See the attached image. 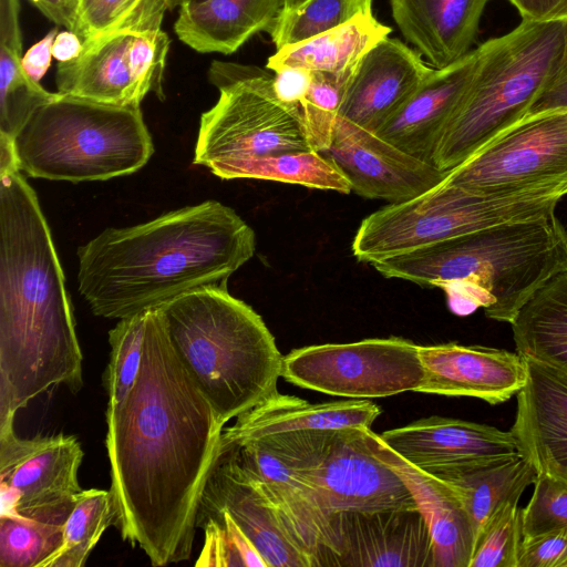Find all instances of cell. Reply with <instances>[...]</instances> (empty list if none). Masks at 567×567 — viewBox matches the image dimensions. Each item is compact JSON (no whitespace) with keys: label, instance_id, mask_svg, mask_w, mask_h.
I'll list each match as a JSON object with an SVG mask.
<instances>
[{"label":"cell","instance_id":"obj_18","mask_svg":"<svg viewBox=\"0 0 567 567\" xmlns=\"http://www.w3.org/2000/svg\"><path fill=\"white\" fill-rule=\"evenodd\" d=\"M434 70L399 39L385 38L358 62L337 120L377 133Z\"/></svg>","mask_w":567,"mask_h":567},{"label":"cell","instance_id":"obj_46","mask_svg":"<svg viewBox=\"0 0 567 567\" xmlns=\"http://www.w3.org/2000/svg\"><path fill=\"white\" fill-rule=\"evenodd\" d=\"M58 25L76 33L79 0H29Z\"/></svg>","mask_w":567,"mask_h":567},{"label":"cell","instance_id":"obj_2","mask_svg":"<svg viewBox=\"0 0 567 567\" xmlns=\"http://www.w3.org/2000/svg\"><path fill=\"white\" fill-rule=\"evenodd\" d=\"M83 355L64 275L34 189L0 174V424L51 388L78 392Z\"/></svg>","mask_w":567,"mask_h":567},{"label":"cell","instance_id":"obj_28","mask_svg":"<svg viewBox=\"0 0 567 567\" xmlns=\"http://www.w3.org/2000/svg\"><path fill=\"white\" fill-rule=\"evenodd\" d=\"M537 475L534 465L520 453L435 474L460 498L471 520L475 542L501 509L518 504L523 492L536 482Z\"/></svg>","mask_w":567,"mask_h":567},{"label":"cell","instance_id":"obj_34","mask_svg":"<svg viewBox=\"0 0 567 567\" xmlns=\"http://www.w3.org/2000/svg\"><path fill=\"white\" fill-rule=\"evenodd\" d=\"M114 524L110 491L82 489L66 519L62 546L41 567H82L106 528Z\"/></svg>","mask_w":567,"mask_h":567},{"label":"cell","instance_id":"obj_10","mask_svg":"<svg viewBox=\"0 0 567 567\" xmlns=\"http://www.w3.org/2000/svg\"><path fill=\"white\" fill-rule=\"evenodd\" d=\"M167 9L168 0H144L120 24L83 41L78 58L59 62L58 92L117 106H140L148 92L164 99Z\"/></svg>","mask_w":567,"mask_h":567},{"label":"cell","instance_id":"obj_30","mask_svg":"<svg viewBox=\"0 0 567 567\" xmlns=\"http://www.w3.org/2000/svg\"><path fill=\"white\" fill-rule=\"evenodd\" d=\"M391 28L379 22L372 13L351 21L309 40L278 49L268 58L266 69L303 68L310 71L339 73L354 68L361 58L384 40Z\"/></svg>","mask_w":567,"mask_h":567},{"label":"cell","instance_id":"obj_17","mask_svg":"<svg viewBox=\"0 0 567 567\" xmlns=\"http://www.w3.org/2000/svg\"><path fill=\"white\" fill-rule=\"evenodd\" d=\"M217 511L230 515L267 567H315L255 478L219 451L203 487L196 519Z\"/></svg>","mask_w":567,"mask_h":567},{"label":"cell","instance_id":"obj_44","mask_svg":"<svg viewBox=\"0 0 567 567\" xmlns=\"http://www.w3.org/2000/svg\"><path fill=\"white\" fill-rule=\"evenodd\" d=\"M522 20L555 21L567 20V0H508Z\"/></svg>","mask_w":567,"mask_h":567},{"label":"cell","instance_id":"obj_12","mask_svg":"<svg viewBox=\"0 0 567 567\" xmlns=\"http://www.w3.org/2000/svg\"><path fill=\"white\" fill-rule=\"evenodd\" d=\"M333 432L279 433L218 445L219 452L229 454L255 478L315 567L339 566V538L334 518L307 483L301 467Z\"/></svg>","mask_w":567,"mask_h":567},{"label":"cell","instance_id":"obj_23","mask_svg":"<svg viewBox=\"0 0 567 567\" xmlns=\"http://www.w3.org/2000/svg\"><path fill=\"white\" fill-rule=\"evenodd\" d=\"M363 435L370 451L402 478L424 516L433 540L434 567H470L474 532L456 493L390 449L371 429L363 427Z\"/></svg>","mask_w":567,"mask_h":567},{"label":"cell","instance_id":"obj_37","mask_svg":"<svg viewBox=\"0 0 567 567\" xmlns=\"http://www.w3.org/2000/svg\"><path fill=\"white\" fill-rule=\"evenodd\" d=\"M196 527L205 532L196 566L267 567L256 546L226 512H210L197 517Z\"/></svg>","mask_w":567,"mask_h":567},{"label":"cell","instance_id":"obj_39","mask_svg":"<svg viewBox=\"0 0 567 567\" xmlns=\"http://www.w3.org/2000/svg\"><path fill=\"white\" fill-rule=\"evenodd\" d=\"M522 538L520 509L517 504L507 505L476 538L470 567H517Z\"/></svg>","mask_w":567,"mask_h":567},{"label":"cell","instance_id":"obj_9","mask_svg":"<svg viewBox=\"0 0 567 567\" xmlns=\"http://www.w3.org/2000/svg\"><path fill=\"white\" fill-rule=\"evenodd\" d=\"M208 80L219 96L200 116L194 164L217 175L235 162L312 150L302 110L279 100L268 69L215 60Z\"/></svg>","mask_w":567,"mask_h":567},{"label":"cell","instance_id":"obj_38","mask_svg":"<svg viewBox=\"0 0 567 567\" xmlns=\"http://www.w3.org/2000/svg\"><path fill=\"white\" fill-rule=\"evenodd\" d=\"M355 66L339 73L312 71L310 89L301 102L305 127L312 150L323 152L329 147L343 95Z\"/></svg>","mask_w":567,"mask_h":567},{"label":"cell","instance_id":"obj_31","mask_svg":"<svg viewBox=\"0 0 567 567\" xmlns=\"http://www.w3.org/2000/svg\"><path fill=\"white\" fill-rule=\"evenodd\" d=\"M19 12V0H0V135L11 140L38 109L60 95L47 91L23 69Z\"/></svg>","mask_w":567,"mask_h":567},{"label":"cell","instance_id":"obj_8","mask_svg":"<svg viewBox=\"0 0 567 567\" xmlns=\"http://www.w3.org/2000/svg\"><path fill=\"white\" fill-rule=\"evenodd\" d=\"M561 198L537 194H485L444 179L409 200L367 216L352 241L353 256L370 265L495 225L555 214Z\"/></svg>","mask_w":567,"mask_h":567},{"label":"cell","instance_id":"obj_1","mask_svg":"<svg viewBox=\"0 0 567 567\" xmlns=\"http://www.w3.org/2000/svg\"><path fill=\"white\" fill-rule=\"evenodd\" d=\"M106 423L113 525L153 566L187 560L225 426L176 355L159 308L146 312L137 380L107 403Z\"/></svg>","mask_w":567,"mask_h":567},{"label":"cell","instance_id":"obj_22","mask_svg":"<svg viewBox=\"0 0 567 567\" xmlns=\"http://www.w3.org/2000/svg\"><path fill=\"white\" fill-rule=\"evenodd\" d=\"M526 382L517 392L509 430L537 474L567 481V372L524 358Z\"/></svg>","mask_w":567,"mask_h":567},{"label":"cell","instance_id":"obj_47","mask_svg":"<svg viewBox=\"0 0 567 567\" xmlns=\"http://www.w3.org/2000/svg\"><path fill=\"white\" fill-rule=\"evenodd\" d=\"M83 42L76 33L70 30L59 32L54 39L52 53L59 62H68L78 58Z\"/></svg>","mask_w":567,"mask_h":567},{"label":"cell","instance_id":"obj_20","mask_svg":"<svg viewBox=\"0 0 567 567\" xmlns=\"http://www.w3.org/2000/svg\"><path fill=\"white\" fill-rule=\"evenodd\" d=\"M425 380L419 392L508 401L524 386V357L504 349L447 342L419 346Z\"/></svg>","mask_w":567,"mask_h":567},{"label":"cell","instance_id":"obj_48","mask_svg":"<svg viewBox=\"0 0 567 567\" xmlns=\"http://www.w3.org/2000/svg\"><path fill=\"white\" fill-rule=\"evenodd\" d=\"M558 105H567V61L554 86L544 95L533 110Z\"/></svg>","mask_w":567,"mask_h":567},{"label":"cell","instance_id":"obj_26","mask_svg":"<svg viewBox=\"0 0 567 567\" xmlns=\"http://www.w3.org/2000/svg\"><path fill=\"white\" fill-rule=\"evenodd\" d=\"M489 0H390L393 20L404 39L434 69H443L472 51Z\"/></svg>","mask_w":567,"mask_h":567},{"label":"cell","instance_id":"obj_32","mask_svg":"<svg viewBox=\"0 0 567 567\" xmlns=\"http://www.w3.org/2000/svg\"><path fill=\"white\" fill-rule=\"evenodd\" d=\"M76 498L27 513L0 514V567H41L62 546Z\"/></svg>","mask_w":567,"mask_h":567},{"label":"cell","instance_id":"obj_35","mask_svg":"<svg viewBox=\"0 0 567 567\" xmlns=\"http://www.w3.org/2000/svg\"><path fill=\"white\" fill-rule=\"evenodd\" d=\"M370 13L372 0H307L296 8H281L266 31L278 50Z\"/></svg>","mask_w":567,"mask_h":567},{"label":"cell","instance_id":"obj_51","mask_svg":"<svg viewBox=\"0 0 567 567\" xmlns=\"http://www.w3.org/2000/svg\"><path fill=\"white\" fill-rule=\"evenodd\" d=\"M198 1H204V0H185L184 2H198Z\"/></svg>","mask_w":567,"mask_h":567},{"label":"cell","instance_id":"obj_50","mask_svg":"<svg viewBox=\"0 0 567 567\" xmlns=\"http://www.w3.org/2000/svg\"><path fill=\"white\" fill-rule=\"evenodd\" d=\"M185 0H168L169 10L179 7Z\"/></svg>","mask_w":567,"mask_h":567},{"label":"cell","instance_id":"obj_42","mask_svg":"<svg viewBox=\"0 0 567 567\" xmlns=\"http://www.w3.org/2000/svg\"><path fill=\"white\" fill-rule=\"evenodd\" d=\"M517 567H567V535L545 533L523 537Z\"/></svg>","mask_w":567,"mask_h":567},{"label":"cell","instance_id":"obj_7","mask_svg":"<svg viewBox=\"0 0 567 567\" xmlns=\"http://www.w3.org/2000/svg\"><path fill=\"white\" fill-rule=\"evenodd\" d=\"M13 143L20 172L72 183L133 174L154 152L140 106L61 93L33 113Z\"/></svg>","mask_w":567,"mask_h":567},{"label":"cell","instance_id":"obj_40","mask_svg":"<svg viewBox=\"0 0 567 567\" xmlns=\"http://www.w3.org/2000/svg\"><path fill=\"white\" fill-rule=\"evenodd\" d=\"M526 507L520 509L523 537L545 533L567 535V481L538 474Z\"/></svg>","mask_w":567,"mask_h":567},{"label":"cell","instance_id":"obj_43","mask_svg":"<svg viewBox=\"0 0 567 567\" xmlns=\"http://www.w3.org/2000/svg\"><path fill=\"white\" fill-rule=\"evenodd\" d=\"M274 72V89L279 100L290 106L301 109V102L311 85L312 71L285 66Z\"/></svg>","mask_w":567,"mask_h":567},{"label":"cell","instance_id":"obj_3","mask_svg":"<svg viewBox=\"0 0 567 567\" xmlns=\"http://www.w3.org/2000/svg\"><path fill=\"white\" fill-rule=\"evenodd\" d=\"M252 228L206 200L100 233L78 250V288L91 311L123 319L227 279L255 254Z\"/></svg>","mask_w":567,"mask_h":567},{"label":"cell","instance_id":"obj_36","mask_svg":"<svg viewBox=\"0 0 567 567\" xmlns=\"http://www.w3.org/2000/svg\"><path fill=\"white\" fill-rule=\"evenodd\" d=\"M146 312L120 319L109 331L111 352L104 379L109 403L122 402L137 380L144 353Z\"/></svg>","mask_w":567,"mask_h":567},{"label":"cell","instance_id":"obj_6","mask_svg":"<svg viewBox=\"0 0 567 567\" xmlns=\"http://www.w3.org/2000/svg\"><path fill=\"white\" fill-rule=\"evenodd\" d=\"M478 48L472 80L434 151L433 164L443 172L462 164L549 92L567 61V20H522Z\"/></svg>","mask_w":567,"mask_h":567},{"label":"cell","instance_id":"obj_16","mask_svg":"<svg viewBox=\"0 0 567 567\" xmlns=\"http://www.w3.org/2000/svg\"><path fill=\"white\" fill-rule=\"evenodd\" d=\"M322 153L349 181L352 192L390 204L412 199L447 175L375 133L337 120L332 141Z\"/></svg>","mask_w":567,"mask_h":567},{"label":"cell","instance_id":"obj_4","mask_svg":"<svg viewBox=\"0 0 567 567\" xmlns=\"http://www.w3.org/2000/svg\"><path fill=\"white\" fill-rule=\"evenodd\" d=\"M386 278L441 288L450 310L511 323L548 279L567 269L556 214L495 225L372 264Z\"/></svg>","mask_w":567,"mask_h":567},{"label":"cell","instance_id":"obj_19","mask_svg":"<svg viewBox=\"0 0 567 567\" xmlns=\"http://www.w3.org/2000/svg\"><path fill=\"white\" fill-rule=\"evenodd\" d=\"M379 437L406 461L433 475L519 453L511 431L443 416L420 419L384 431Z\"/></svg>","mask_w":567,"mask_h":567},{"label":"cell","instance_id":"obj_5","mask_svg":"<svg viewBox=\"0 0 567 567\" xmlns=\"http://www.w3.org/2000/svg\"><path fill=\"white\" fill-rule=\"evenodd\" d=\"M158 308L176 355L224 426L278 392L282 355L275 338L226 287L193 290Z\"/></svg>","mask_w":567,"mask_h":567},{"label":"cell","instance_id":"obj_29","mask_svg":"<svg viewBox=\"0 0 567 567\" xmlns=\"http://www.w3.org/2000/svg\"><path fill=\"white\" fill-rule=\"evenodd\" d=\"M511 326L518 354L567 372V269L540 286Z\"/></svg>","mask_w":567,"mask_h":567},{"label":"cell","instance_id":"obj_11","mask_svg":"<svg viewBox=\"0 0 567 567\" xmlns=\"http://www.w3.org/2000/svg\"><path fill=\"white\" fill-rule=\"evenodd\" d=\"M445 182L485 194L567 195V105L533 110L499 132Z\"/></svg>","mask_w":567,"mask_h":567},{"label":"cell","instance_id":"obj_45","mask_svg":"<svg viewBox=\"0 0 567 567\" xmlns=\"http://www.w3.org/2000/svg\"><path fill=\"white\" fill-rule=\"evenodd\" d=\"M58 29L51 30L43 39L34 43L22 56V65L28 75L39 82L51 65L52 47Z\"/></svg>","mask_w":567,"mask_h":567},{"label":"cell","instance_id":"obj_27","mask_svg":"<svg viewBox=\"0 0 567 567\" xmlns=\"http://www.w3.org/2000/svg\"><path fill=\"white\" fill-rule=\"evenodd\" d=\"M280 9V0L184 2L174 30L197 52L231 54L254 34L266 31Z\"/></svg>","mask_w":567,"mask_h":567},{"label":"cell","instance_id":"obj_13","mask_svg":"<svg viewBox=\"0 0 567 567\" xmlns=\"http://www.w3.org/2000/svg\"><path fill=\"white\" fill-rule=\"evenodd\" d=\"M281 377L303 389L368 400L419 392L425 371L419 344L391 337L295 349L282 357Z\"/></svg>","mask_w":567,"mask_h":567},{"label":"cell","instance_id":"obj_25","mask_svg":"<svg viewBox=\"0 0 567 567\" xmlns=\"http://www.w3.org/2000/svg\"><path fill=\"white\" fill-rule=\"evenodd\" d=\"M381 414L369 400H342L309 403L293 395L276 392L224 427L220 445L235 444L272 434L300 431H336L368 427Z\"/></svg>","mask_w":567,"mask_h":567},{"label":"cell","instance_id":"obj_24","mask_svg":"<svg viewBox=\"0 0 567 567\" xmlns=\"http://www.w3.org/2000/svg\"><path fill=\"white\" fill-rule=\"evenodd\" d=\"M480 48L443 69H435L412 97L375 133L402 151L433 164L440 135L465 92Z\"/></svg>","mask_w":567,"mask_h":567},{"label":"cell","instance_id":"obj_15","mask_svg":"<svg viewBox=\"0 0 567 567\" xmlns=\"http://www.w3.org/2000/svg\"><path fill=\"white\" fill-rule=\"evenodd\" d=\"M82 460L73 435L22 439L14 422L0 424L1 512L27 513L76 498Z\"/></svg>","mask_w":567,"mask_h":567},{"label":"cell","instance_id":"obj_21","mask_svg":"<svg viewBox=\"0 0 567 567\" xmlns=\"http://www.w3.org/2000/svg\"><path fill=\"white\" fill-rule=\"evenodd\" d=\"M339 566L434 567L433 540L419 508L336 516Z\"/></svg>","mask_w":567,"mask_h":567},{"label":"cell","instance_id":"obj_33","mask_svg":"<svg viewBox=\"0 0 567 567\" xmlns=\"http://www.w3.org/2000/svg\"><path fill=\"white\" fill-rule=\"evenodd\" d=\"M216 176L223 179L252 178L302 185L341 194L352 192L340 169L315 150L280 153L235 162Z\"/></svg>","mask_w":567,"mask_h":567},{"label":"cell","instance_id":"obj_41","mask_svg":"<svg viewBox=\"0 0 567 567\" xmlns=\"http://www.w3.org/2000/svg\"><path fill=\"white\" fill-rule=\"evenodd\" d=\"M144 0H79L76 34L83 41L102 34L127 18Z\"/></svg>","mask_w":567,"mask_h":567},{"label":"cell","instance_id":"obj_14","mask_svg":"<svg viewBox=\"0 0 567 567\" xmlns=\"http://www.w3.org/2000/svg\"><path fill=\"white\" fill-rule=\"evenodd\" d=\"M301 472L334 520L342 513L417 508L402 478L370 451L363 427L336 430Z\"/></svg>","mask_w":567,"mask_h":567},{"label":"cell","instance_id":"obj_49","mask_svg":"<svg viewBox=\"0 0 567 567\" xmlns=\"http://www.w3.org/2000/svg\"><path fill=\"white\" fill-rule=\"evenodd\" d=\"M305 1H307V0H280V3H281V8L291 9V8H296V7L300 6Z\"/></svg>","mask_w":567,"mask_h":567}]
</instances>
